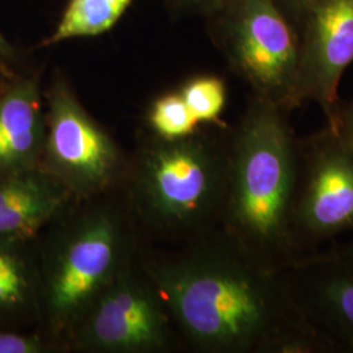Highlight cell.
<instances>
[{"instance_id": "cell-1", "label": "cell", "mask_w": 353, "mask_h": 353, "mask_svg": "<svg viewBox=\"0 0 353 353\" xmlns=\"http://www.w3.org/2000/svg\"><path fill=\"white\" fill-rule=\"evenodd\" d=\"M163 290L179 325L205 351L334 352L303 321L281 271L241 245L196 252L165 275Z\"/></svg>"}, {"instance_id": "cell-16", "label": "cell", "mask_w": 353, "mask_h": 353, "mask_svg": "<svg viewBox=\"0 0 353 353\" xmlns=\"http://www.w3.org/2000/svg\"><path fill=\"white\" fill-rule=\"evenodd\" d=\"M29 283L23 262L13 252L0 249V307H13L26 300Z\"/></svg>"}, {"instance_id": "cell-5", "label": "cell", "mask_w": 353, "mask_h": 353, "mask_svg": "<svg viewBox=\"0 0 353 353\" xmlns=\"http://www.w3.org/2000/svg\"><path fill=\"white\" fill-rule=\"evenodd\" d=\"M192 137L153 152L145 170L153 208L179 224H195L210 216L224 203L227 189L228 164Z\"/></svg>"}, {"instance_id": "cell-15", "label": "cell", "mask_w": 353, "mask_h": 353, "mask_svg": "<svg viewBox=\"0 0 353 353\" xmlns=\"http://www.w3.org/2000/svg\"><path fill=\"white\" fill-rule=\"evenodd\" d=\"M148 118L152 128L168 141L189 138L201 125L179 92L168 93L153 102Z\"/></svg>"}, {"instance_id": "cell-3", "label": "cell", "mask_w": 353, "mask_h": 353, "mask_svg": "<svg viewBox=\"0 0 353 353\" xmlns=\"http://www.w3.org/2000/svg\"><path fill=\"white\" fill-rule=\"evenodd\" d=\"M207 21L216 45L255 99L287 113L303 105L299 30L278 0H229Z\"/></svg>"}, {"instance_id": "cell-14", "label": "cell", "mask_w": 353, "mask_h": 353, "mask_svg": "<svg viewBox=\"0 0 353 353\" xmlns=\"http://www.w3.org/2000/svg\"><path fill=\"white\" fill-rule=\"evenodd\" d=\"M179 94L199 123L217 122L227 103L225 83L214 75L190 79L179 89Z\"/></svg>"}, {"instance_id": "cell-20", "label": "cell", "mask_w": 353, "mask_h": 353, "mask_svg": "<svg viewBox=\"0 0 353 353\" xmlns=\"http://www.w3.org/2000/svg\"><path fill=\"white\" fill-rule=\"evenodd\" d=\"M331 128L353 131V100L348 105H345L344 108L341 105L335 126L331 127Z\"/></svg>"}, {"instance_id": "cell-2", "label": "cell", "mask_w": 353, "mask_h": 353, "mask_svg": "<svg viewBox=\"0 0 353 353\" xmlns=\"http://www.w3.org/2000/svg\"><path fill=\"white\" fill-rule=\"evenodd\" d=\"M288 114L252 99L228 159L224 196L237 243L278 271L303 256L293 230L300 139Z\"/></svg>"}, {"instance_id": "cell-18", "label": "cell", "mask_w": 353, "mask_h": 353, "mask_svg": "<svg viewBox=\"0 0 353 353\" xmlns=\"http://www.w3.org/2000/svg\"><path fill=\"white\" fill-rule=\"evenodd\" d=\"M41 343L24 335L0 334V353H36L41 351Z\"/></svg>"}, {"instance_id": "cell-21", "label": "cell", "mask_w": 353, "mask_h": 353, "mask_svg": "<svg viewBox=\"0 0 353 353\" xmlns=\"http://www.w3.org/2000/svg\"><path fill=\"white\" fill-rule=\"evenodd\" d=\"M13 50L11 48V45L8 43V41L4 38V36L1 34L0 32V57H12Z\"/></svg>"}, {"instance_id": "cell-8", "label": "cell", "mask_w": 353, "mask_h": 353, "mask_svg": "<svg viewBox=\"0 0 353 353\" xmlns=\"http://www.w3.org/2000/svg\"><path fill=\"white\" fill-rule=\"evenodd\" d=\"M48 152L51 164L80 188H99L113 172L109 137L84 110L68 84L57 79L49 94Z\"/></svg>"}, {"instance_id": "cell-22", "label": "cell", "mask_w": 353, "mask_h": 353, "mask_svg": "<svg viewBox=\"0 0 353 353\" xmlns=\"http://www.w3.org/2000/svg\"><path fill=\"white\" fill-rule=\"evenodd\" d=\"M335 250L353 259V241L352 242H350L348 245H345V246H338Z\"/></svg>"}, {"instance_id": "cell-10", "label": "cell", "mask_w": 353, "mask_h": 353, "mask_svg": "<svg viewBox=\"0 0 353 353\" xmlns=\"http://www.w3.org/2000/svg\"><path fill=\"white\" fill-rule=\"evenodd\" d=\"M89 343L108 351H137L164 341V319L143 290L122 284L108 292L89 322Z\"/></svg>"}, {"instance_id": "cell-4", "label": "cell", "mask_w": 353, "mask_h": 353, "mask_svg": "<svg viewBox=\"0 0 353 353\" xmlns=\"http://www.w3.org/2000/svg\"><path fill=\"white\" fill-rule=\"evenodd\" d=\"M293 230L303 255L353 230V153L339 131L300 140V173Z\"/></svg>"}, {"instance_id": "cell-13", "label": "cell", "mask_w": 353, "mask_h": 353, "mask_svg": "<svg viewBox=\"0 0 353 353\" xmlns=\"http://www.w3.org/2000/svg\"><path fill=\"white\" fill-rule=\"evenodd\" d=\"M135 0H68L57 26L41 42L48 48L65 41L99 37L112 30Z\"/></svg>"}, {"instance_id": "cell-19", "label": "cell", "mask_w": 353, "mask_h": 353, "mask_svg": "<svg viewBox=\"0 0 353 353\" xmlns=\"http://www.w3.org/2000/svg\"><path fill=\"white\" fill-rule=\"evenodd\" d=\"M281 8L288 13L292 21L296 26L300 24L307 7L313 3V0H278Z\"/></svg>"}, {"instance_id": "cell-23", "label": "cell", "mask_w": 353, "mask_h": 353, "mask_svg": "<svg viewBox=\"0 0 353 353\" xmlns=\"http://www.w3.org/2000/svg\"><path fill=\"white\" fill-rule=\"evenodd\" d=\"M336 131H339L341 135L344 137V139L347 141L350 150L353 153V131H344V130H336Z\"/></svg>"}, {"instance_id": "cell-7", "label": "cell", "mask_w": 353, "mask_h": 353, "mask_svg": "<svg viewBox=\"0 0 353 353\" xmlns=\"http://www.w3.org/2000/svg\"><path fill=\"white\" fill-rule=\"evenodd\" d=\"M281 276L303 321L334 352L353 353V259L335 249L310 252Z\"/></svg>"}, {"instance_id": "cell-6", "label": "cell", "mask_w": 353, "mask_h": 353, "mask_svg": "<svg viewBox=\"0 0 353 353\" xmlns=\"http://www.w3.org/2000/svg\"><path fill=\"white\" fill-rule=\"evenodd\" d=\"M297 30L300 99L316 102L334 127L341 76L353 63V0H313Z\"/></svg>"}, {"instance_id": "cell-17", "label": "cell", "mask_w": 353, "mask_h": 353, "mask_svg": "<svg viewBox=\"0 0 353 353\" xmlns=\"http://www.w3.org/2000/svg\"><path fill=\"white\" fill-rule=\"evenodd\" d=\"M229 0H165L168 10L174 16L211 17L225 7Z\"/></svg>"}, {"instance_id": "cell-12", "label": "cell", "mask_w": 353, "mask_h": 353, "mask_svg": "<svg viewBox=\"0 0 353 353\" xmlns=\"http://www.w3.org/2000/svg\"><path fill=\"white\" fill-rule=\"evenodd\" d=\"M62 190L43 176L16 173L0 182V236H26L50 219Z\"/></svg>"}, {"instance_id": "cell-11", "label": "cell", "mask_w": 353, "mask_h": 353, "mask_svg": "<svg viewBox=\"0 0 353 353\" xmlns=\"http://www.w3.org/2000/svg\"><path fill=\"white\" fill-rule=\"evenodd\" d=\"M45 132L37 83L26 80L0 97V176L26 166Z\"/></svg>"}, {"instance_id": "cell-9", "label": "cell", "mask_w": 353, "mask_h": 353, "mask_svg": "<svg viewBox=\"0 0 353 353\" xmlns=\"http://www.w3.org/2000/svg\"><path fill=\"white\" fill-rule=\"evenodd\" d=\"M115 229L97 217L80 229L62 252L50 283V306L58 316L83 307L110 276L115 262Z\"/></svg>"}]
</instances>
